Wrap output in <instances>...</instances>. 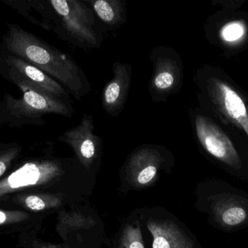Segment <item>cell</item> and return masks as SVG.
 <instances>
[{
    "label": "cell",
    "instance_id": "1",
    "mask_svg": "<svg viewBox=\"0 0 248 248\" xmlns=\"http://www.w3.org/2000/svg\"><path fill=\"white\" fill-rule=\"evenodd\" d=\"M1 50L37 67L62 84L77 100L91 91V84L85 73L71 55L17 25L7 24Z\"/></svg>",
    "mask_w": 248,
    "mask_h": 248
},
{
    "label": "cell",
    "instance_id": "2",
    "mask_svg": "<svg viewBox=\"0 0 248 248\" xmlns=\"http://www.w3.org/2000/svg\"><path fill=\"white\" fill-rule=\"evenodd\" d=\"M22 93L20 99L5 94L0 102V125L10 127L26 125H43V116L55 114L71 117L74 109L71 103L46 94L19 80L11 82Z\"/></svg>",
    "mask_w": 248,
    "mask_h": 248
},
{
    "label": "cell",
    "instance_id": "3",
    "mask_svg": "<svg viewBox=\"0 0 248 248\" xmlns=\"http://www.w3.org/2000/svg\"><path fill=\"white\" fill-rule=\"evenodd\" d=\"M55 18L42 23L44 29H50L52 23H57L55 32L62 29L68 39L83 48H99L103 42V33L96 23L95 15L87 1L51 0L46 1ZM60 29L58 33H59Z\"/></svg>",
    "mask_w": 248,
    "mask_h": 248
},
{
    "label": "cell",
    "instance_id": "4",
    "mask_svg": "<svg viewBox=\"0 0 248 248\" xmlns=\"http://www.w3.org/2000/svg\"><path fill=\"white\" fill-rule=\"evenodd\" d=\"M208 197V212L217 228L225 231L248 227V194L227 182L217 181Z\"/></svg>",
    "mask_w": 248,
    "mask_h": 248
},
{
    "label": "cell",
    "instance_id": "5",
    "mask_svg": "<svg viewBox=\"0 0 248 248\" xmlns=\"http://www.w3.org/2000/svg\"><path fill=\"white\" fill-rule=\"evenodd\" d=\"M150 58L153 66L148 84L152 100L166 101L182 86L183 66L180 55L170 47L158 46L152 50Z\"/></svg>",
    "mask_w": 248,
    "mask_h": 248
},
{
    "label": "cell",
    "instance_id": "6",
    "mask_svg": "<svg viewBox=\"0 0 248 248\" xmlns=\"http://www.w3.org/2000/svg\"><path fill=\"white\" fill-rule=\"evenodd\" d=\"M197 137L202 148L214 159L231 169L237 176L245 179L244 165L228 135L210 118L203 115L195 116Z\"/></svg>",
    "mask_w": 248,
    "mask_h": 248
},
{
    "label": "cell",
    "instance_id": "7",
    "mask_svg": "<svg viewBox=\"0 0 248 248\" xmlns=\"http://www.w3.org/2000/svg\"><path fill=\"white\" fill-rule=\"evenodd\" d=\"M0 74L11 83L19 80L31 87L71 103L68 90L46 73L24 60L0 50Z\"/></svg>",
    "mask_w": 248,
    "mask_h": 248
},
{
    "label": "cell",
    "instance_id": "8",
    "mask_svg": "<svg viewBox=\"0 0 248 248\" xmlns=\"http://www.w3.org/2000/svg\"><path fill=\"white\" fill-rule=\"evenodd\" d=\"M94 120L91 115H84L77 126L60 135L59 140L74 149L80 163L87 169L100 157L102 140L94 132Z\"/></svg>",
    "mask_w": 248,
    "mask_h": 248
},
{
    "label": "cell",
    "instance_id": "9",
    "mask_svg": "<svg viewBox=\"0 0 248 248\" xmlns=\"http://www.w3.org/2000/svg\"><path fill=\"white\" fill-rule=\"evenodd\" d=\"M207 91L216 107L226 119L246 132L248 136L247 107L242 98L226 82L211 77L207 83Z\"/></svg>",
    "mask_w": 248,
    "mask_h": 248
},
{
    "label": "cell",
    "instance_id": "10",
    "mask_svg": "<svg viewBox=\"0 0 248 248\" xmlns=\"http://www.w3.org/2000/svg\"><path fill=\"white\" fill-rule=\"evenodd\" d=\"M132 67L128 63L115 62L113 77L106 83L101 96L103 109L112 117H116L123 111L131 83Z\"/></svg>",
    "mask_w": 248,
    "mask_h": 248
},
{
    "label": "cell",
    "instance_id": "11",
    "mask_svg": "<svg viewBox=\"0 0 248 248\" xmlns=\"http://www.w3.org/2000/svg\"><path fill=\"white\" fill-rule=\"evenodd\" d=\"M161 147L143 145L131 154L127 165L130 180L137 186H145L153 182L165 162Z\"/></svg>",
    "mask_w": 248,
    "mask_h": 248
},
{
    "label": "cell",
    "instance_id": "12",
    "mask_svg": "<svg viewBox=\"0 0 248 248\" xmlns=\"http://www.w3.org/2000/svg\"><path fill=\"white\" fill-rule=\"evenodd\" d=\"M147 228L153 235V248H195L193 241L173 221L150 220Z\"/></svg>",
    "mask_w": 248,
    "mask_h": 248
},
{
    "label": "cell",
    "instance_id": "13",
    "mask_svg": "<svg viewBox=\"0 0 248 248\" xmlns=\"http://www.w3.org/2000/svg\"><path fill=\"white\" fill-rule=\"evenodd\" d=\"M94 15L112 29L125 23L126 19L125 2L122 0H87Z\"/></svg>",
    "mask_w": 248,
    "mask_h": 248
},
{
    "label": "cell",
    "instance_id": "14",
    "mask_svg": "<svg viewBox=\"0 0 248 248\" xmlns=\"http://www.w3.org/2000/svg\"><path fill=\"white\" fill-rule=\"evenodd\" d=\"M40 176L39 167L33 163H28L11 174L9 177L8 183L13 189L36 184Z\"/></svg>",
    "mask_w": 248,
    "mask_h": 248
},
{
    "label": "cell",
    "instance_id": "15",
    "mask_svg": "<svg viewBox=\"0 0 248 248\" xmlns=\"http://www.w3.org/2000/svg\"><path fill=\"white\" fill-rule=\"evenodd\" d=\"M119 248H144L140 226H127L120 239Z\"/></svg>",
    "mask_w": 248,
    "mask_h": 248
},
{
    "label": "cell",
    "instance_id": "16",
    "mask_svg": "<svg viewBox=\"0 0 248 248\" xmlns=\"http://www.w3.org/2000/svg\"><path fill=\"white\" fill-rule=\"evenodd\" d=\"M245 33L243 23L238 21L232 22L225 25L221 31V36L224 40L231 42L238 40Z\"/></svg>",
    "mask_w": 248,
    "mask_h": 248
},
{
    "label": "cell",
    "instance_id": "17",
    "mask_svg": "<svg viewBox=\"0 0 248 248\" xmlns=\"http://www.w3.org/2000/svg\"><path fill=\"white\" fill-rule=\"evenodd\" d=\"M26 204L29 208L33 211H41L46 207L45 202L39 197H28L26 199Z\"/></svg>",
    "mask_w": 248,
    "mask_h": 248
},
{
    "label": "cell",
    "instance_id": "18",
    "mask_svg": "<svg viewBox=\"0 0 248 248\" xmlns=\"http://www.w3.org/2000/svg\"><path fill=\"white\" fill-rule=\"evenodd\" d=\"M6 165L4 161L0 160V176L5 172L6 170Z\"/></svg>",
    "mask_w": 248,
    "mask_h": 248
},
{
    "label": "cell",
    "instance_id": "19",
    "mask_svg": "<svg viewBox=\"0 0 248 248\" xmlns=\"http://www.w3.org/2000/svg\"><path fill=\"white\" fill-rule=\"evenodd\" d=\"M6 221V215L4 213L0 211V224H3Z\"/></svg>",
    "mask_w": 248,
    "mask_h": 248
},
{
    "label": "cell",
    "instance_id": "20",
    "mask_svg": "<svg viewBox=\"0 0 248 248\" xmlns=\"http://www.w3.org/2000/svg\"><path fill=\"white\" fill-rule=\"evenodd\" d=\"M247 110H248V109H247Z\"/></svg>",
    "mask_w": 248,
    "mask_h": 248
}]
</instances>
